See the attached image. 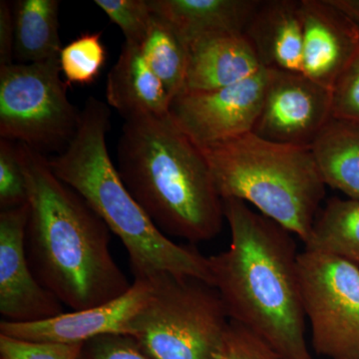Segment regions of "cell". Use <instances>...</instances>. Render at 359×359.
Masks as SVG:
<instances>
[{
	"label": "cell",
	"instance_id": "11",
	"mask_svg": "<svg viewBox=\"0 0 359 359\" xmlns=\"http://www.w3.org/2000/svg\"><path fill=\"white\" fill-rule=\"evenodd\" d=\"M27 205L0 212V313L9 323H35L65 313L63 304L33 273L26 254Z\"/></svg>",
	"mask_w": 359,
	"mask_h": 359
},
{
	"label": "cell",
	"instance_id": "9",
	"mask_svg": "<svg viewBox=\"0 0 359 359\" xmlns=\"http://www.w3.org/2000/svg\"><path fill=\"white\" fill-rule=\"evenodd\" d=\"M269 69L224 88L183 91L172 99L170 115L200 147L250 133L263 106Z\"/></svg>",
	"mask_w": 359,
	"mask_h": 359
},
{
	"label": "cell",
	"instance_id": "16",
	"mask_svg": "<svg viewBox=\"0 0 359 359\" xmlns=\"http://www.w3.org/2000/svg\"><path fill=\"white\" fill-rule=\"evenodd\" d=\"M184 91H212L245 81L263 66L245 34L197 42L188 48Z\"/></svg>",
	"mask_w": 359,
	"mask_h": 359
},
{
	"label": "cell",
	"instance_id": "15",
	"mask_svg": "<svg viewBox=\"0 0 359 359\" xmlns=\"http://www.w3.org/2000/svg\"><path fill=\"white\" fill-rule=\"evenodd\" d=\"M301 0H263L244 34L266 69L302 72Z\"/></svg>",
	"mask_w": 359,
	"mask_h": 359
},
{
	"label": "cell",
	"instance_id": "17",
	"mask_svg": "<svg viewBox=\"0 0 359 359\" xmlns=\"http://www.w3.org/2000/svg\"><path fill=\"white\" fill-rule=\"evenodd\" d=\"M106 98L125 121L170 114L172 102L166 87L142 55L140 47L126 41L108 74Z\"/></svg>",
	"mask_w": 359,
	"mask_h": 359
},
{
	"label": "cell",
	"instance_id": "8",
	"mask_svg": "<svg viewBox=\"0 0 359 359\" xmlns=\"http://www.w3.org/2000/svg\"><path fill=\"white\" fill-rule=\"evenodd\" d=\"M299 273L314 351L328 359H359V266L304 250Z\"/></svg>",
	"mask_w": 359,
	"mask_h": 359
},
{
	"label": "cell",
	"instance_id": "20",
	"mask_svg": "<svg viewBox=\"0 0 359 359\" xmlns=\"http://www.w3.org/2000/svg\"><path fill=\"white\" fill-rule=\"evenodd\" d=\"M304 250L332 255L359 266V200H327L314 221Z\"/></svg>",
	"mask_w": 359,
	"mask_h": 359
},
{
	"label": "cell",
	"instance_id": "13",
	"mask_svg": "<svg viewBox=\"0 0 359 359\" xmlns=\"http://www.w3.org/2000/svg\"><path fill=\"white\" fill-rule=\"evenodd\" d=\"M302 74L330 91L359 50V26L330 0H301Z\"/></svg>",
	"mask_w": 359,
	"mask_h": 359
},
{
	"label": "cell",
	"instance_id": "10",
	"mask_svg": "<svg viewBox=\"0 0 359 359\" xmlns=\"http://www.w3.org/2000/svg\"><path fill=\"white\" fill-rule=\"evenodd\" d=\"M332 118L330 90L302 73L269 69L252 133L275 143L311 148Z\"/></svg>",
	"mask_w": 359,
	"mask_h": 359
},
{
	"label": "cell",
	"instance_id": "3",
	"mask_svg": "<svg viewBox=\"0 0 359 359\" xmlns=\"http://www.w3.org/2000/svg\"><path fill=\"white\" fill-rule=\"evenodd\" d=\"M117 155L123 183L163 233L195 244L221 233L224 202L208 161L171 115L125 121Z\"/></svg>",
	"mask_w": 359,
	"mask_h": 359
},
{
	"label": "cell",
	"instance_id": "22",
	"mask_svg": "<svg viewBox=\"0 0 359 359\" xmlns=\"http://www.w3.org/2000/svg\"><path fill=\"white\" fill-rule=\"evenodd\" d=\"M106 57L101 33H84L63 47L59 65L68 84L90 85L100 75Z\"/></svg>",
	"mask_w": 359,
	"mask_h": 359
},
{
	"label": "cell",
	"instance_id": "24",
	"mask_svg": "<svg viewBox=\"0 0 359 359\" xmlns=\"http://www.w3.org/2000/svg\"><path fill=\"white\" fill-rule=\"evenodd\" d=\"M27 185L15 142L0 140V208L1 211L27 205Z\"/></svg>",
	"mask_w": 359,
	"mask_h": 359
},
{
	"label": "cell",
	"instance_id": "23",
	"mask_svg": "<svg viewBox=\"0 0 359 359\" xmlns=\"http://www.w3.org/2000/svg\"><path fill=\"white\" fill-rule=\"evenodd\" d=\"M94 4L119 26L125 41L141 43L153 18L149 0H95Z\"/></svg>",
	"mask_w": 359,
	"mask_h": 359
},
{
	"label": "cell",
	"instance_id": "2",
	"mask_svg": "<svg viewBox=\"0 0 359 359\" xmlns=\"http://www.w3.org/2000/svg\"><path fill=\"white\" fill-rule=\"evenodd\" d=\"M223 202L231 245L209 257V264L212 287L229 318L256 334L282 359H313L306 339L294 233L243 201Z\"/></svg>",
	"mask_w": 359,
	"mask_h": 359
},
{
	"label": "cell",
	"instance_id": "31",
	"mask_svg": "<svg viewBox=\"0 0 359 359\" xmlns=\"http://www.w3.org/2000/svg\"><path fill=\"white\" fill-rule=\"evenodd\" d=\"M223 359H247L245 358L244 354L241 353L240 351L233 346L231 342H229L226 339V346H224V351L223 353Z\"/></svg>",
	"mask_w": 359,
	"mask_h": 359
},
{
	"label": "cell",
	"instance_id": "12",
	"mask_svg": "<svg viewBox=\"0 0 359 359\" xmlns=\"http://www.w3.org/2000/svg\"><path fill=\"white\" fill-rule=\"evenodd\" d=\"M149 280H134L131 289L114 301L72 311L35 323L1 320L0 334L30 341L84 344L108 334L129 335L130 325L152 294Z\"/></svg>",
	"mask_w": 359,
	"mask_h": 359
},
{
	"label": "cell",
	"instance_id": "5",
	"mask_svg": "<svg viewBox=\"0 0 359 359\" xmlns=\"http://www.w3.org/2000/svg\"><path fill=\"white\" fill-rule=\"evenodd\" d=\"M222 199H238L304 243L327 195L311 148L242 135L201 147Z\"/></svg>",
	"mask_w": 359,
	"mask_h": 359
},
{
	"label": "cell",
	"instance_id": "30",
	"mask_svg": "<svg viewBox=\"0 0 359 359\" xmlns=\"http://www.w3.org/2000/svg\"><path fill=\"white\" fill-rule=\"evenodd\" d=\"M330 1L359 26V0H330Z\"/></svg>",
	"mask_w": 359,
	"mask_h": 359
},
{
	"label": "cell",
	"instance_id": "19",
	"mask_svg": "<svg viewBox=\"0 0 359 359\" xmlns=\"http://www.w3.org/2000/svg\"><path fill=\"white\" fill-rule=\"evenodd\" d=\"M57 0H18L13 4L14 58L21 65L59 58Z\"/></svg>",
	"mask_w": 359,
	"mask_h": 359
},
{
	"label": "cell",
	"instance_id": "4",
	"mask_svg": "<svg viewBox=\"0 0 359 359\" xmlns=\"http://www.w3.org/2000/svg\"><path fill=\"white\" fill-rule=\"evenodd\" d=\"M110 119L107 104L90 97L72 140L49 159L52 172L76 191L120 238L134 280H151L168 273L193 276L212 285L209 257L193 245L172 242L123 183L106 144Z\"/></svg>",
	"mask_w": 359,
	"mask_h": 359
},
{
	"label": "cell",
	"instance_id": "27",
	"mask_svg": "<svg viewBox=\"0 0 359 359\" xmlns=\"http://www.w3.org/2000/svg\"><path fill=\"white\" fill-rule=\"evenodd\" d=\"M79 359H152L138 342L124 334H108L84 342Z\"/></svg>",
	"mask_w": 359,
	"mask_h": 359
},
{
	"label": "cell",
	"instance_id": "25",
	"mask_svg": "<svg viewBox=\"0 0 359 359\" xmlns=\"http://www.w3.org/2000/svg\"><path fill=\"white\" fill-rule=\"evenodd\" d=\"M83 344L30 341L0 334V358L79 359Z\"/></svg>",
	"mask_w": 359,
	"mask_h": 359
},
{
	"label": "cell",
	"instance_id": "7",
	"mask_svg": "<svg viewBox=\"0 0 359 359\" xmlns=\"http://www.w3.org/2000/svg\"><path fill=\"white\" fill-rule=\"evenodd\" d=\"M59 58L0 67V136L39 152L72 140L81 111L70 102Z\"/></svg>",
	"mask_w": 359,
	"mask_h": 359
},
{
	"label": "cell",
	"instance_id": "6",
	"mask_svg": "<svg viewBox=\"0 0 359 359\" xmlns=\"http://www.w3.org/2000/svg\"><path fill=\"white\" fill-rule=\"evenodd\" d=\"M130 325L152 359H223L230 318L218 290L189 276L160 273Z\"/></svg>",
	"mask_w": 359,
	"mask_h": 359
},
{
	"label": "cell",
	"instance_id": "29",
	"mask_svg": "<svg viewBox=\"0 0 359 359\" xmlns=\"http://www.w3.org/2000/svg\"><path fill=\"white\" fill-rule=\"evenodd\" d=\"M14 20L13 6L0 1V67L13 65Z\"/></svg>",
	"mask_w": 359,
	"mask_h": 359
},
{
	"label": "cell",
	"instance_id": "21",
	"mask_svg": "<svg viewBox=\"0 0 359 359\" xmlns=\"http://www.w3.org/2000/svg\"><path fill=\"white\" fill-rule=\"evenodd\" d=\"M138 46L172 99L182 93L185 90L189 52L172 26L153 13L145 37Z\"/></svg>",
	"mask_w": 359,
	"mask_h": 359
},
{
	"label": "cell",
	"instance_id": "1",
	"mask_svg": "<svg viewBox=\"0 0 359 359\" xmlns=\"http://www.w3.org/2000/svg\"><path fill=\"white\" fill-rule=\"evenodd\" d=\"M16 147L27 185L26 254L39 282L72 311L126 294L132 283L111 254L107 224L52 172L43 153Z\"/></svg>",
	"mask_w": 359,
	"mask_h": 359
},
{
	"label": "cell",
	"instance_id": "14",
	"mask_svg": "<svg viewBox=\"0 0 359 359\" xmlns=\"http://www.w3.org/2000/svg\"><path fill=\"white\" fill-rule=\"evenodd\" d=\"M263 0H149L153 13L166 20L187 48L229 34H244Z\"/></svg>",
	"mask_w": 359,
	"mask_h": 359
},
{
	"label": "cell",
	"instance_id": "18",
	"mask_svg": "<svg viewBox=\"0 0 359 359\" xmlns=\"http://www.w3.org/2000/svg\"><path fill=\"white\" fill-rule=\"evenodd\" d=\"M311 152L325 185L359 200V124L332 118Z\"/></svg>",
	"mask_w": 359,
	"mask_h": 359
},
{
	"label": "cell",
	"instance_id": "28",
	"mask_svg": "<svg viewBox=\"0 0 359 359\" xmlns=\"http://www.w3.org/2000/svg\"><path fill=\"white\" fill-rule=\"evenodd\" d=\"M226 340L247 359H282L256 334L233 321H230Z\"/></svg>",
	"mask_w": 359,
	"mask_h": 359
},
{
	"label": "cell",
	"instance_id": "26",
	"mask_svg": "<svg viewBox=\"0 0 359 359\" xmlns=\"http://www.w3.org/2000/svg\"><path fill=\"white\" fill-rule=\"evenodd\" d=\"M332 118L359 124V50L332 91Z\"/></svg>",
	"mask_w": 359,
	"mask_h": 359
}]
</instances>
